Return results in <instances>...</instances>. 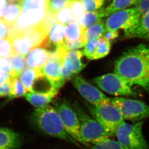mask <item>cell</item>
Segmentation results:
<instances>
[{"label":"cell","instance_id":"1","mask_svg":"<svg viewBox=\"0 0 149 149\" xmlns=\"http://www.w3.org/2000/svg\"><path fill=\"white\" fill-rule=\"evenodd\" d=\"M114 73L131 86L138 85L149 92V46L141 44L131 48L116 62Z\"/></svg>","mask_w":149,"mask_h":149},{"label":"cell","instance_id":"2","mask_svg":"<svg viewBox=\"0 0 149 149\" xmlns=\"http://www.w3.org/2000/svg\"><path fill=\"white\" fill-rule=\"evenodd\" d=\"M31 118L34 124L47 135L76 143L77 141L68 132L57 111L52 106L37 108Z\"/></svg>","mask_w":149,"mask_h":149},{"label":"cell","instance_id":"3","mask_svg":"<svg viewBox=\"0 0 149 149\" xmlns=\"http://www.w3.org/2000/svg\"><path fill=\"white\" fill-rule=\"evenodd\" d=\"M141 14L136 7L113 13L109 16L105 23V31H124L125 35L131 38L138 26Z\"/></svg>","mask_w":149,"mask_h":149},{"label":"cell","instance_id":"4","mask_svg":"<svg viewBox=\"0 0 149 149\" xmlns=\"http://www.w3.org/2000/svg\"><path fill=\"white\" fill-rule=\"evenodd\" d=\"M142 122L131 124L125 121L117 128V141L127 149H149V144L142 132Z\"/></svg>","mask_w":149,"mask_h":149},{"label":"cell","instance_id":"5","mask_svg":"<svg viewBox=\"0 0 149 149\" xmlns=\"http://www.w3.org/2000/svg\"><path fill=\"white\" fill-rule=\"evenodd\" d=\"M93 118L102 126L109 137L115 136L117 128L124 119L118 109L111 103L89 107Z\"/></svg>","mask_w":149,"mask_h":149},{"label":"cell","instance_id":"6","mask_svg":"<svg viewBox=\"0 0 149 149\" xmlns=\"http://www.w3.org/2000/svg\"><path fill=\"white\" fill-rule=\"evenodd\" d=\"M80 125V133L84 144H95L110 137L99 122L86 113L78 105H74Z\"/></svg>","mask_w":149,"mask_h":149},{"label":"cell","instance_id":"7","mask_svg":"<svg viewBox=\"0 0 149 149\" xmlns=\"http://www.w3.org/2000/svg\"><path fill=\"white\" fill-rule=\"evenodd\" d=\"M111 103L118 109L124 119L138 122L149 118V105L141 101L116 97L111 99Z\"/></svg>","mask_w":149,"mask_h":149},{"label":"cell","instance_id":"8","mask_svg":"<svg viewBox=\"0 0 149 149\" xmlns=\"http://www.w3.org/2000/svg\"><path fill=\"white\" fill-rule=\"evenodd\" d=\"M95 83L100 89L109 94L115 96H136L131 85L119 74L108 73L96 77Z\"/></svg>","mask_w":149,"mask_h":149},{"label":"cell","instance_id":"9","mask_svg":"<svg viewBox=\"0 0 149 149\" xmlns=\"http://www.w3.org/2000/svg\"><path fill=\"white\" fill-rule=\"evenodd\" d=\"M19 79L27 91L32 93H46L58 90L52 86L40 69L25 68Z\"/></svg>","mask_w":149,"mask_h":149},{"label":"cell","instance_id":"10","mask_svg":"<svg viewBox=\"0 0 149 149\" xmlns=\"http://www.w3.org/2000/svg\"><path fill=\"white\" fill-rule=\"evenodd\" d=\"M55 108L68 132L77 141L84 144L80 133V125L77 114L66 101L56 103Z\"/></svg>","mask_w":149,"mask_h":149},{"label":"cell","instance_id":"11","mask_svg":"<svg viewBox=\"0 0 149 149\" xmlns=\"http://www.w3.org/2000/svg\"><path fill=\"white\" fill-rule=\"evenodd\" d=\"M47 13V11L42 10L22 11L16 22L10 26L9 38L38 25L44 20Z\"/></svg>","mask_w":149,"mask_h":149},{"label":"cell","instance_id":"12","mask_svg":"<svg viewBox=\"0 0 149 149\" xmlns=\"http://www.w3.org/2000/svg\"><path fill=\"white\" fill-rule=\"evenodd\" d=\"M72 83L81 95L93 105L111 103V99L106 96L97 88L90 84L80 76L72 79Z\"/></svg>","mask_w":149,"mask_h":149},{"label":"cell","instance_id":"13","mask_svg":"<svg viewBox=\"0 0 149 149\" xmlns=\"http://www.w3.org/2000/svg\"><path fill=\"white\" fill-rule=\"evenodd\" d=\"M62 63V61L50 57L45 65L40 69L53 87L58 90L65 83L61 78Z\"/></svg>","mask_w":149,"mask_h":149},{"label":"cell","instance_id":"14","mask_svg":"<svg viewBox=\"0 0 149 149\" xmlns=\"http://www.w3.org/2000/svg\"><path fill=\"white\" fill-rule=\"evenodd\" d=\"M65 26L56 23L51 28L47 39L41 46L54 52L65 45Z\"/></svg>","mask_w":149,"mask_h":149},{"label":"cell","instance_id":"15","mask_svg":"<svg viewBox=\"0 0 149 149\" xmlns=\"http://www.w3.org/2000/svg\"><path fill=\"white\" fill-rule=\"evenodd\" d=\"M52 53L43 47L33 48L26 57V66L34 69H41L49 60Z\"/></svg>","mask_w":149,"mask_h":149},{"label":"cell","instance_id":"16","mask_svg":"<svg viewBox=\"0 0 149 149\" xmlns=\"http://www.w3.org/2000/svg\"><path fill=\"white\" fill-rule=\"evenodd\" d=\"M49 32L41 22L38 25L20 34L24 39L30 42L33 48L42 46L47 39Z\"/></svg>","mask_w":149,"mask_h":149},{"label":"cell","instance_id":"17","mask_svg":"<svg viewBox=\"0 0 149 149\" xmlns=\"http://www.w3.org/2000/svg\"><path fill=\"white\" fill-rule=\"evenodd\" d=\"M21 144L19 134L9 128H0V149H19Z\"/></svg>","mask_w":149,"mask_h":149},{"label":"cell","instance_id":"18","mask_svg":"<svg viewBox=\"0 0 149 149\" xmlns=\"http://www.w3.org/2000/svg\"><path fill=\"white\" fill-rule=\"evenodd\" d=\"M58 93V90L46 93H27L25 97L29 103L39 108L47 105Z\"/></svg>","mask_w":149,"mask_h":149},{"label":"cell","instance_id":"19","mask_svg":"<svg viewBox=\"0 0 149 149\" xmlns=\"http://www.w3.org/2000/svg\"><path fill=\"white\" fill-rule=\"evenodd\" d=\"M85 30L86 29L83 28L77 22L74 20L71 21L65 27V42H74L76 41H83L85 42L84 40Z\"/></svg>","mask_w":149,"mask_h":149},{"label":"cell","instance_id":"20","mask_svg":"<svg viewBox=\"0 0 149 149\" xmlns=\"http://www.w3.org/2000/svg\"><path fill=\"white\" fill-rule=\"evenodd\" d=\"M9 38L14 54L25 57L33 48L30 42L24 39L20 34H17Z\"/></svg>","mask_w":149,"mask_h":149},{"label":"cell","instance_id":"21","mask_svg":"<svg viewBox=\"0 0 149 149\" xmlns=\"http://www.w3.org/2000/svg\"><path fill=\"white\" fill-rule=\"evenodd\" d=\"M104 18L103 8L94 12H85L79 18L77 22L84 29L88 28L94 24L102 21Z\"/></svg>","mask_w":149,"mask_h":149},{"label":"cell","instance_id":"22","mask_svg":"<svg viewBox=\"0 0 149 149\" xmlns=\"http://www.w3.org/2000/svg\"><path fill=\"white\" fill-rule=\"evenodd\" d=\"M138 0H113L105 8H103L104 17L109 15L116 12L128 8L131 6H136Z\"/></svg>","mask_w":149,"mask_h":149},{"label":"cell","instance_id":"23","mask_svg":"<svg viewBox=\"0 0 149 149\" xmlns=\"http://www.w3.org/2000/svg\"><path fill=\"white\" fill-rule=\"evenodd\" d=\"M22 12V8L17 3H10L7 6L3 20L9 26L16 22Z\"/></svg>","mask_w":149,"mask_h":149},{"label":"cell","instance_id":"24","mask_svg":"<svg viewBox=\"0 0 149 149\" xmlns=\"http://www.w3.org/2000/svg\"><path fill=\"white\" fill-rule=\"evenodd\" d=\"M84 55L82 51H72L68 52L65 56V58L72 63L74 75L79 74L86 67V64L83 63L82 60Z\"/></svg>","mask_w":149,"mask_h":149},{"label":"cell","instance_id":"25","mask_svg":"<svg viewBox=\"0 0 149 149\" xmlns=\"http://www.w3.org/2000/svg\"><path fill=\"white\" fill-rule=\"evenodd\" d=\"M131 38L149 40V12L141 15Z\"/></svg>","mask_w":149,"mask_h":149},{"label":"cell","instance_id":"26","mask_svg":"<svg viewBox=\"0 0 149 149\" xmlns=\"http://www.w3.org/2000/svg\"><path fill=\"white\" fill-rule=\"evenodd\" d=\"M9 59L11 65L10 73L11 79L18 77L25 68L26 63L25 57L14 53Z\"/></svg>","mask_w":149,"mask_h":149},{"label":"cell","instance_id":"27","mask_svg":"<svg viewBox=\"0 0 149 149\" xmlns=\"http://www.w3.org/2000/svg\"><path fill=\"white\" fill-rule=\"evenodd\" d=\"M105 31V24L102 21L86 29L84 33V40L86 44L88 41L97 39L101 37Z\"/></svg>","mask_w":149,"mask_h":149},{"label":"cell","instance_id":"28","mask_svg":"<svg viewBox=\"0 0 149 149\" xmlns=\"http://www.w3.org/2000/svg\"><path fill=\"white\" fill-rule=\"evenodd\" d=\"M49 0H20L18 4L22 11L28 10L47 11Z\"/></svg>","mask_w":149,"mask_h":149},{"label":"cell","instance_id":"29","mask_svg":"<svg viewBox=\"0 0 149 149\" xmlns=\"http://www.w3.org/2000/svg\"><path fill=\"white\" fill-rule=\"evenodd\" d=\"M27 91L20 79H18V77L12 78L11 79L10 93L9 94V100H12L15 98L25 96Z\"/></svg>","mask_w":149,"mask_h":149},{"label":"cell","instance_id":"30","mask_svg":"<svg viewBox=\"0 0 149 149\" xmlns=\"http://www.w3.org/2000/svg\"><path fill=\"white\" fill-rule=\"evenodd\" d=\"M70 4L64 7L54 15L56 23L65 25L73 20V15L70 10Z\"/></svg>","mask_w":149,"mask_h":149},{"label":"cell","instance_id":"31","mask_svg":"<svg viewBox=\"0 0 149 149\" xmlns=\"http://www.w3.org/2000/svg\"><path fill=\"white\" fill-rule=\"evenodd\" d=\"M111 48V45L110 41L106 40L102 37L97 39L95 60L100 59L106 56L110 52Z\"/></svg>","mask_w":149,"mask_h":149},{"label":"cell","instance_id":"32","mask_svg":"<svg viewBox=\"0 0 149 149\" xmlns=\"http://www.w3.org/2000/svg\"><path fill=\"white\" fill-rule=\"evenodd\" d=\"M13 52L12 45L10 38H3L0 39V57L10 59Z\"/></svg>","mask_w":149,"mask_h":149},{"label":"cell","instance_id":"33","mask_svg":"<svg viewBox=\"0 0 149 149\" xmlns=\"http://www.w3.org/2000/svg\"><path fill=\"white\" fill-rule=\"evenodd\" d=\"M91 149H127L122 146L117 141L109 138L99 143L93 144Z\"/></svg>","mask_w":149,"mask_h":149},{"label":"cell","instance_id":"34","mask_svg":"<svg viewBox=\"0 0 149 149\" xmlns=\"http://www.w3.org/2000/svg\"><path fill=\"white\" fill-rule=\"evenodd\" d=\"M70 0H49L47 12L52 15H55L70 4Z\"/></svg>","mask_w":149,"mask_h":149},{"label":"cell","instance_id":"35","mask_svg":"<svg viewBox=\"0 0 149 149\" xmlns=\"http://www.w3.org/2000/svg\"><path fill=\"white\" fill-rule=\"evenodd\" d=\"M70 6L73 15V20L77 22L79 18L86 12L82 1L81 0H73L70 1Z\"/></svg>","mask_w":149,"mask_h":149},{"label":"cell","instance_id":"36","mask_svg":"<svg viewBox=\"0 0 149 149\" xmlns=\"http://www.w3.org/2000/svg\"><path fill=\"white\" fill-rule=\"evenodd\" d=\"M86 12H94L100 10L104 4V0H81Z\"/></svg>","mask_w":149,"mask_h":149},{"label":"cell","instance_id":"37","mask_svg":"<svg viewBox=\"0 0 149 149\" xmlns=\"http://www.w3.org/2000/svg\"><path fill=\"white\" fill-rule=\"evenodd\" d=\"M74 75L73 68L72 63L67 59H64L62 65L61 69V78L63 82H65L71 79Z\"/></svg>","mask_w":149,"mask_h":149},{"label":"cell","instance_id":"38","mask_svg":"<svg viewBox=\"0 0 149 149\" xmlns=\"http://www.w3.org/2000/svg\"><path fill=\"white\" fill-rule=\"evenodd\" d=\"M97 39L88 41L84 46L83 53L88 59L94 60L96 54Z\"/></svg>","mask_w":149,"mask_h":149},{"label":"cell","instance_id":"39","mask_svg":"<svg viewBox=\"0 0 149 149\" xmlns=\"http://www.w3.org/2000/svg\"><path fill=\"white\" fill-rule=\"evenodd\" d=\"M139 10L141 16L149 12V0H138L135 6Z\"/></svg>","mask_w":149,"mask_h":149},{"label":"cell","instance_id":"40","mask_svg":"<svg viewBox=\"0 0 149 149\" xmlns=\"http://www.w3.org/2000/svg\"><path fill=\"white\" fill-rule=\"evenodd\" d=\"M10 26L3 20H0V39L8 38L10 33Z\"/></svg>","mask_w":149,"mask_h":149},{"label":"cell","instance_id":"41","mask_svg":"<svg viewBox=\"0 0 149 149\" xmlns=\"http://www.w3.org/2000/svg\"><path fill=\"white\" fill-rule=\"evenodd\" d=\"M86 43L84 41H79L74 42H66L65 48L68 51H76V49L84 47Z\"/></svg>","mask_w":149,"mask_h":149},{"label":"cell","instance_id":"42","mask_svg":"<svg viewBox=\"0 0 149 149\" xmlns=\"http://www.w3.org/2000/svg\"><path fill=\"white\" fill-rule=\"evenodd\" d=\"M11 70V65L9 59L0 57V71L8 72L10 73Z\"/></svg>","mask_w":149,"mask_h":149},{"label":"cell","instance_id":"43","mask_svg":"<svg viewBox=\"0 0 149 149\" xmlns=\"http://www.w3.org/2000/svg\"><path fill=\"white\" fill-rule=\"evenodd\" d=\"M11 84V79L0 85V97L6 96L9 94Z\"/></svg>","mask_w":149,"mask_h":149},{"label":"cell","instance_id":"44","mask_svg":"<svg viewBox=\"0 0 149 149\" xmlns=\"http://www.w3.org/2000/svg\"><path fill=\"white\" fill-rule=\"evenodd\" d=\"M118 31H105L102 37L109 41L116 39L119 37Z\"/></svg>","mask_w":149,"mask_h":149},{"label":"cell","instance_id":"45","mask_svg":"<svg viewBox=\"0 0 149 149\" xmlns=\"http://www.w3.org/2000/svg\"><path fill=\"white\" fill-rule=\"evenodd\" d=\"M11 79L9 73L3 71H0V85Z\"/></svg>","mask_w":149,"mask_h":149},{"label":"cell","instance_id":"46","mask_svg":"<svg viewBox=\"0 0 149 149\" xmlns=\"http://www.w3.org/2000/svg\"><path fill=\"white\" fill-rule=\"evenodd\" d=\"M7 1L8 0H0V20H3L7 7Z\"/></svg>","mask_w":149,"mask_h":149},{"label":"cell","instance_id":"47","mask_svg":"<svg viewBox=\"0 0 149 149\" xmlns=\"http://www.w3.org/2000/svg\"><path fill=\"white\" fill-rule=\"evenodd\" d=\"M10 3H18L20 0H8Z\"/></svg>","mask_w":149,"mask_h":149},{"label":"cell","instance_id":"48","mask_svg":"<svg viewBox=\"0 0 149 149\" xmlns=\"http://www.w3.org/2000/svg\"><path fill=\"white\" fill-rule=\"evenodd\" d=\"M70 1H73V0H70Z\"/></svg>","mask_w":149,"mask_h":149},{"label":"cell","instance_id":"49","mask_svg":"<svg viewBox=\"0 0 149 149\" xmlns=\"http://www.w3.org/2000/svg\"><path fill=\"white\" fill-rule=\"evenodd\" d=\"M104 1H107V0H104Z\"/></svg>","mask_w":149,"mask_h":149}]
</instances>
